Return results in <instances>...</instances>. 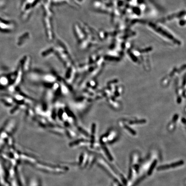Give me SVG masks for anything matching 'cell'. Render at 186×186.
Returning a JSON list of instances; mask_svg holds the SVG:
<instances>
[{
  "label": "cell",
  "instance_id": "cell-1",
  "mask_svg": "<svg viewBox=\"0 0 186 186\" xmlns=\"http://www.w3.org/2000/svg\"><path fill=\"white\" fill-rule=\"evenodd\" d=\"M12 26L10 22H8L0 18V31L7 32L12 30Z\"/></svg>",
  "mask_w": 186,
  "mask_h": 186
},
{
  "label": "cell",
  "instance_id": "cell-2",
  "mask_svg": "<svg viewBox=\"0 0 186 186\" xmlns=\"http://www.w3.org/2000/svg\"><path fill=\"white\" fill-rule=\"evenodd\" d=\"M157 163V160H154L152 164H151V166H150V168H149V170H148V171L147 174L149 176H150V175H151L152 174L153 171L154 169L156 167Z\"/></svg>",
  "mask_w": 186,
  "mask_h": 186
},
{
  "label": "cell",
  "instance_id": "cell-3",
  "mask_svg": "<svg viewBox=\"0 0 186 186\" xmlns=\"http://www.w3.org/2000/svg\"><path fill=\"white\" fill-rule=\"evenodd\" d=\"M103 149L104 151L105 152L106 154V155L107 156V157L109 159L110 161H113V156H112L111 154L110 153L109 150H108V149H107V148L106 146H103Z\"/></svg>",
  "mask_w": 186,
  "mask_h": 186
},
{
  "label": "cell",
  "instance_id": "cell-4",
  "mask_svg": "<svg viewBox=\"0 0 186 186\" xmlns=\"http://www.w3.org/2000/svg\"><path fill=\"white\" fill-rule=\"evenodd\" d=\"M183 164H184V161L183 160H180L178 162L173 163L170 165L171 168H175L182 166Z\"/></svg>",
  "mask_w": 186,
  "mask_h": 186
},
{
  "label": "cell",
  "instance_id": "cell-5",
  "mask_svg": "<svg viewBox=\"0 0 186 186\" xmlns=\"http://www.w3.org/2000/svg\"><path fill=\"white\" fill-rule=\"evenodd\" d=\"M171 168L170 165H163V166H161L158 167L157 168V170L158 171H162V170H167Z\"/></svg>",
  "mask_w": 186,
  "mask_h": 186
},
{
  "label": "cell",
  "instance_id": "cell-6",
  "mask_svg": "<svg viewBox=\"0 0 186 186\" xmlns=\"http://www.w3.org/2000/svg\"><path fill=\"white\" fill-rule=\"evenodd\" d=\"M146 178V176L145 175H143L141 178H139L138 180H137L134 183V184L132 185V186H137L138 184H139L140 183V182L142 181L144 179V178Z\"/></svg>",
  "mask_w": 186,
  "mask_h": 186
},
{
  "label": "cell",
  "instance_id": "cell-7",
  "mask_svg": "<svg viewBox=\"0 0 186 186\" xmlns=\"http://www.w3.org/2000/svg\"><path fill=\"white\" fill-rule=\"evenodd\" d=\"M125 128H126V129L128 131V132H130L131 133H132L133 135H135L136 134V132L134 130L132 129L131 128H130L129 127H128V126H125Z\"/></svg>",
  "mask_w": 186,
  "mask_h": 186
},
{
  "label": "cell",
  "instance_id": "cell-8",
  "mask_svg": "<svg viewBox=\"0 0 186 186\" xmlns=\"http://www.w3.org/2000/svg\"><path fill=\"white\" fill-rule=\"evenodd\" d=\"M120 177H121V178L122 181L123 183L124 184L125 186H126V185H127V180H126V179L122 175H121V174L120 175Z\"/></svg>",
  "mask_w": 186,
  "mask_h": 186
},
{
  "label": "cell",
  "instance_id": "cell-9",
  "mask_svg": "<svg viewBox=\"0 0 186 186\" xmlns=\"http://www.w3.org/2000/svg\"><path fill=\"white\" fill-rule=\"evenodd\" d=\"M132 168H130L128 176V178L129 180H130L132 178Z\"/></svg>",
  "mask_w": 186,
  "mask_h": 186
},
{
  "label": "cell",
  "instance_id": "cell-10",
  "mask_svg": "<svg viewBox=\"0 0 186 186\" xmlns=\"http://www.w3.org/2000/svg\"><path fill=\"white\" fill-rule=\"evenodd\" d=\"M178 115H175V116L174 117V119H173V120H174V121H176L175 120H177V119H178Z\"/></svg>",
  "mask_w": 186,
  "mask_h": 186
}]
</instances>
